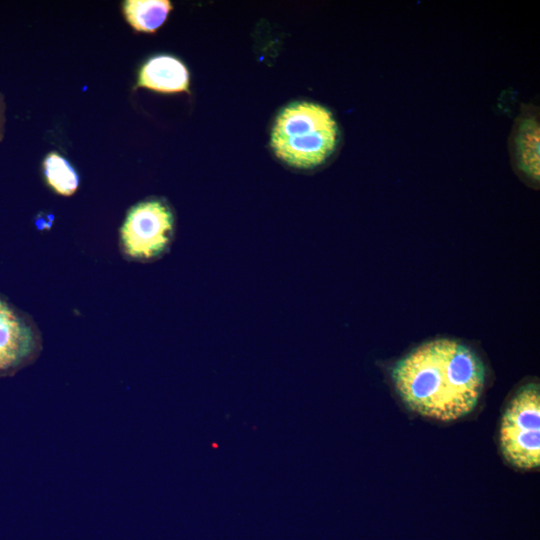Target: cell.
I'll use <instances>...</instances> for the list:
<instances>
[{
    "mask_svg": "<svg viewBox=\"0 0 540 540\" xmlns=\"http://www.w3.org/2000/svg\"><path fill=\"white\" fill-rule=\"evenodd\" d=\"M540 127L536 116L521 115L515 125L513 146L520 171L533 181L539 180Z\"/></svg>",
    "mask_w": 540,
    "mask_h": 540,
    "instance_id": "7",
    "label": "cell"
},
{
    "mask_svg": "<svg viewBox=\"0 0 540 540\" xmlns=\"http://www.w3.org/2000/svg\"><path fill=\"white\" fill-rule=\"evenodd\" d=\"M338 126L326 107L308 101L293 102L276 117L271 147L290 166L310 169L321 165L335 151Z\"/></svg>",
    "mask_w": 540,
    "mask_h": 540,
    "instance_id": "2",
    "label": "cell"
},
{
    "mask_svg": "<svg viewBox=\"0 0 540 540\" xmlns=\"http://www.w3.org/2000/svg\"><path fill=\"white\" fill-rule=\"evenodd\" d=\"M174 215L161 199L133 206L120 229V250L125 258L152 262L166 254L174 238Z\"/></svg>",
    "mask_w": 540,
    "mask_h": 540,
    "instance_id": "4",
    "label": "cell"
},
{
    "mask_svg": "<svg viewBox=\"0 0 540 540\" xmlns=\"http://www.w3.org/2000/svg\"><path fill=\"white\" fill-rule=\"evenodd\" d=\"M540 389L538 383L521 386L509 401L500 426L505 459L521 469L540 465Z\"/></svg>",
    "mask_w": 540,
    "mask_h": 540,
    "instance_id": "3",
    "label": "cell"
},
{
    "mask_svg": "<svg viewBox=\"0 0 540 540\" xmlns=\"http://www.w3.org/2000/svg\"><path fill=\"white\" fill-rule=\"evenodd\" d=\"M123 9L134 29L154 32L164 23L172 5L168 0H128L124 2Z\"/></svg>",
    "mask_w": 540,
    "mask_h": 540,
    "instance_id": "8",
    "label": "cell"
},
{
    "mask_svg": "<svg viewBox=\"0 0 540 540\" xmlns=\"http://www.w3.org/2000/svg\"><path fill=\"white\" fill-rule=\"evenodd\" d=\"M42 337L34 320L0 293V376H10L34 362Z\"/></svg>",
    "mask_w": 540,
    "mask_h": 540,
    "instance_id": "5",
    "label": "cell"
},
{
    "mask_svg": "<svg viewBox=\"0 0 540 540\" xmlns=\"http://www.w3.org/2000/svg\"><path fill=\"white\" fill-rule=\"evenodd\" d=\"M44 173L49 185L63 196L72 195L78 188L77 173L64 158L56 153H51L46 157Z\"/></svg>",
    "mask_w": 540,
    "mask_h": 540,
    "instance_id": "9",
    "label": "cell"
},
{
    "mask_svg": "<svg viewBox=\"0 0 540 540\" xmlns=\"http://www.w3.org/2000/svg\"><path fill=\"white\" fill-rule=\"evenodd\" d=\"M396 390L411 410L442 421L455 420L477 405L485 368L477 354L451 339L424 343L392 369Z\"/></svg>",
    "mask_w": 540,
    "mask_h": 540,
    "instance_id": "1",
    "label": "cell"
},
{
    "mask_svg": "<svg viewBox=\"0 0 540 540\" xmlns=\"http://www.w3.org/2000/svg\"><path fill=\"white\" fill-rule=\"evenodd\" d=\"M138 86L164 93L188 92L189 73L177 58L159 55L144 64L139 73Z\"/></svg>",
    "mask_w": 540,
    "mask_h": 540,
    "instance_id": "6",
    "label": "cell"
}]
</instances>
